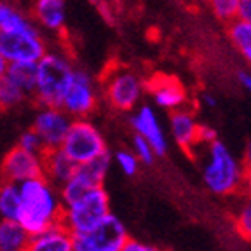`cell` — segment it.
Returning <instances> with one entry per match:
<instances>
[{"mask_svg":"<svg viewBox=\"0 0 251 251\" xmlns=\"http://www.w3.org/2000/svg\"><path fill=\"white\" fill-rule=\"evenodd\" d=\"M21 208L18 222L30 235L61 222L63 202L52 183L44 176H35L18 183Z\"/></svg>","mask_w":251,"mask_h":251,"instance_id":"1","label":"cell"},{"mask_svg":"<svg viewBox=\"0 0 251 251\" xmlns=\"http://www.w3.org/2000/svg\"><path fill=\"white\" fill-rule=\"evenodd\" d=\"M202 178L206 187L216 196H234L241 194L244 180V166L232 155L225 143L216 138L206 145V162Z\"/></svg>","mask_w":251,"mask_h":251,"instance_id":"2","label":"cell"},{"mask_svg":"<svg viewBox=\"0 0 251 251\" xmlns=\"http://www.w3.org/2000/svg\"><path fill=\"white\" fill-rule=\"evenodd\" d=\"M35 65L37 74L33 96L42 106H58L75 67L67 54L58 51H46V54Z\"/></svg>","mask_w":251,"mask_h":251,"instance_id":"3","label":"cell"},{"mask_svg":"<svg viewBox=\"0 0 251 251\" xmlns=\"http://www.w3.org/2000/svg\"><path fill=\"white\" fill-rule=\"evenodd\" d=\"M110 215V197L103 185L87 188L75 201L63 206L61 224L72 232H86Z\"/></svg>","mask_w":251,"mask_h":251,"instance_id":"4","label":"cell"},{"mask_svg":"<svg viewBox=\"0 0 251 251\" xmlns=\"http://www.w3.org/2000/svg\"><path fill=\"white\" fill-rule=\"evenodd\" d=\"M59 149L70 157L75 164H84L106 153L103 134L93 122L86 119H72L67 134Z\"/></svg>","mask_w":251,"mask_h":251,"instance_id":"5","label":"cell"},{"mask_svg":"<svg viewBox=\"0 0 251 251\" xmlns=\"http://www.w3.org/2000/svg\"><path fill=\"white\" fill-rule=\"evenodd\" d=\"M103 91L106 101L114 108L129 112L140 101L145 91V82L127 68L114 67L103 77Z\"/></svg>","mask_w":251,"mask_h":251,"instance_id":"6","label":"cell"},{"mask_svg":"<svg viewBox=\"0 0 251 251\" xmlns=\"http://www.w3.org/2000/svg\"><path fill=\"white\" fill-rule=\"evenodd\" d=\"M127 239L124 224L110 213L96 227L74 234V251H121Z\"/></svg>","mask_w":251,"mask_h":251,"instance_id":"7","label":"cell"},{"mask_svg":"<svg viewBox=\"0 0 251 251\" xmlns=\"http://www.w3.org/2000/svg\"><path fill=\"white\" fill-rule=\"evenodd\" d=\"M98 105V91L93 77L87 72L75 68L70 82L63 91L59 108H63L72 119H86Z\"/></svg>","mask_w":251,"mask_h":251,"instance_id":"8","label":"cell"},{"mask_svg":"<svg viewBox=\"0 0 251 251\" xmlns=\"http://www.w3.org/2000/svg\"><path fill=\"white\" fill-rule=\"evenodd\" d=\"M47 51L35 26L21 31H0V54L9 63H37Z\"/></svg>","mask_w":251,"mask_h":251,"instance_id":"9","label":"cell"},{"mask_svg":"<svg viewBox=\"0 0 251 251\" xmlns=\"http://www.w3.org/2000/svg\"><path fill=\"white\" fill-rule=\"evenodd\" d=\"M108 169H110L108 152L96 157V159H93L89 162L77 164L74 175L59 187V199H61L63 206L75 201L80 194L86 192L87 188L103 185Z\"/></svg>","mask_w":251,"mask_h":251,"instance_id":"10","label":"cell"},{"mask_svg":"<svg viewBox=\"0 0 251 251\" xmlns=\"http://www.w3.org/2000/svg\"><path fill=\"white\" fill-rule=\"evenodd\" d=\"M44 162L42 155L31 153L28 150L16 145L5 153L2 161V178L4 181H12V183H21L25 180L35 176H44Z\"/></svg>","mask_w":251,"mask_h":251,"instance_id":"11","label":"cell"},{"mask_svg":"<svg viewBox=\"0 0 251 251\" xmlns=\"http://www.w3.org/2000/svg\"><path fill=\"white\" fill-rule=\"evenodd\" d=\"M70 124L72 117L63 108L42 106V110H39V114L33 121V129L42 138L46 150H51L61 147L63 138L67 134Z\"/></svg>","mask_w":251,"mask_h":251,"instance_id":"12","label":"cell"},{"mask_svg":"<svg viewBox=\"0 0 251 251\" xmlns=\"http://www.w3.org/2000/svg\"><path fill=\"white\" fill-rule=\"evenodd\" d=\"M150 96L153 98L155 105L166 110H178L183 108L187 103V91L183 84L175 77L169 75H153L149 82L145 84Z\"/></svg>","mask_w":251,"mask_h":251,"instance_id":"13","label":"cell"},{"mask_svg":"<svg viewBox=\"0 0 251 251\" xmlns=\"http://www.w3.org/2000/svg\"><path fill=\"white\" fill-rule=\"evenodd\" d=\"M131 126L136 134L143 136L152 145L155 155H164L168 152V140L161 127V122L157 119L155 112L150 106H141L131 119Z\"/></svg>","mask_w":251,"mask_h":251,"instance_id":"14","label":"cell"},{"mask_svg":"<svg viewBox=\"0 0 251 251\" xmlns=\"http://www.w3.org/2000/svg\"><path fill=\"white\" fill-rule=\"evenodd\" d=\"M199 126L190 110L178 108L171 112V134L187 153H194V149L199 145Z\"/></svg>","mask_w":251,"mask_h":251,"instance_id":"15","label":"cell"},{"mask_svg":"<svg viewBox=\"0 0 251 251\" xmlns=\"http://www.w3.org/2000/svg\"><path fill=\"white\" fill-rule=\"evenodd\" d=\"M25 251H74V234L59 224L30 235Z\"/></svg>","mask_w":251,"mask_h":251,"instance_id":"16","label":"cell"},{"mask_svg":"<svg viewBox=\"0 0 251 251\" xmlns=\"http://www.w3.org/2000/svg\"><path fill=\"white\" fill-rule=\"evenodd\" d=\"M42 162H44V173H42L44 178L49 183L54 185V187H61L74 175L75 168H77V164L61 149L46 150L42 153Z\"/></svg>","mask_w":251,"mask_h":251,"instance_id":"17","label":"cell"},{"mask_svg":"<svg viewBox=\"0 0 251 251\" xmlns=\"http://www.w3.org/2000/svg\"><path fill=\"white\" fill-rule=\"evenodd\" d=\"M31 12L37 23L51 31H61L67 23L65 0H33Z\"/></svg>","mask_w":251,"mask_h":251,"instance_id":"18","label":"cell"},{"mask_svg":"<svg viewBox=\"0 0 251 251\" xmlns=\"http://www.w3.org/2000/svg\"><path fill=\"white\" fill-rule=\"evenodd\" d=\"M30 241V234L21 227L18 220L0 222V251H25Z\"/></svg>","mask_w":251,"mask_h":251,"instance_id":"19","label":"cell"},{"mask_svg":"<svg viewBox=\"0 0 251 251\" xmlns=\"http://www.w3.org/2000/svg\"><path fill=\"white\" fill-rule=\"evenodd\" d=\"M21 208L20 187L12 181H4L0 185V215L5 220H18Z\"/></svg>","mask_w":251,"mask_h":251,"instance_id":"20","label":"cell"},{"mask_svg":"<svg viewBox=\"0 0 251 251\" xmlns=\"http://www.w3.org/2000/svg\"><path fill=\"white\" fill-rule=\"evenodd\" d=\"M33 26L35 25L31 23V20H28L20 9L9 2L0 0V31H21Z\"/></svg>","mask_w":251,"mask_h":251,"instance_id":"21","label":"cell"},{"mask_svg":"<svg viewBox=\"0 0 251 251\" xmlns=\"http://www.w3.org/2000/svg\"><path fill=\"white\" fill-rule=\"evenodd\" d=\"M35 74H37L35 63H26V61L9 63L7 75L26 93V96L28 94H33V89H35Z\"/></svg>","mask_w":251,"mask_h":251,"instance_id":"22","label":"cell"},{"mask_svg":"<svg viewBox=\"0 0 251 251\" xmlns=\"http://www.w3.org/2000/svg\"><path fill=\"white\" fill-rule=\"evenodd\" d=\"M26 98V93L9 77L7 74L0 77V108H12Z\"/></svg>","mask_w":251,"mask_h":251,"instance_id":"23","label":"cell"},{"mask_svg":"<svg viewBox=\"0 0 251 251\" xmlns=\"http://www.w3.org/2000/svg\"><path fill=\"white\" fill-rule=\"evenodd\" d=\"M228 37H230L232 44L239 49L243 54L251 51V23L241 20H232L228 21Z\"/></svg>","mask_w":251,"mask_h":251,"instance_id":"24","label":"cell"},{"mask_svg":"<svg viewBox=\"0 0 251 251\" xmlns=\"http://www.w3.org/2000/svg\"><path fill=\"white\" fill-rule=\"evenodd\" d=\"M232 220H234L235 232H237L243 239L251 241V199L250 197L241 201L239 208L235 209L234 215H232Z\"/></svg>","mask_w":251,"mask_h":251,"instance_id":"25","label":"cell"},{"mask_svg":"<svg viewBox=\"0 0 251 251\" xmlns=\"http://www.w3.org/2000/svg\"><path fill=\"white\" fill-rule=\"evenodd\" d=\"M208 2L218 20L225 21V23L235 20V12H237L239 0H208Z\"/></svg>","mask_w":251,"mask_h":251,"instance_id":"26","label":"cell"},{"mask_svg":"<svg viewBox=\"0 0 251 251\" xmlns=\"http://www.w3.org/2000/svg\"><path fill=\"white\" fill-rule=\"evenodd\" d=\"M18 145H20L21 149L28 150V152H31V153H39V155H42V153L46 152V147H44L42 138L39 136V133H37L33 127L28 129V131H25V133L21 134Z\"/></svg>","mask_w":251,"mask_h":251,"instance_id":"27","label":"cell"},{"mask_svg":"<svg viewBox=\"0 0 251 251\" xmlns=\"http://www.w3.org/2000/svg\"><path fill=\"white\" fill-rule=\"evenodd\" d=\"M133 153L138 157V161L143 162V164H152L153 159H155V152H153L152 145L140 134H134L133 138Z\"/></svg>","mask_w":251,"mask_h":251,"instance_id":"28","label":"cell"},{"mask_svg":"<svg viewBox=\"0 0 251 251\" xmlns=\"http://www.w3.org/2000/svg\"><path fill=\"white\" fill-rule=\"evenodd\" d=\"M115 161H117L119 168L124 175L127 176H134L138 173V166H140V161H138V157L134 155L133 152L129 150H119L115 153Z\"/></svg>","mask_w":251,"mask_h":251,"instance_id":"29","label":"cell"},{"mask_svg":"<svg viewBox=\"0 0 251 251\" xmlns=\"http://www.w3.org/2000/svg\"><path fill=\"white\" fill-rule=\"evenodd\" d=\"M121 251H161L157 250L155 246H150V244H145L141 243V241H136V239H127L124 243V246L121 248Z\"/></svg>","mask_w":251,"mask_h":251,"instance_id":"30","label":"cell"},{"mask_svg":"<svg viewBox=\"0 0 251 251\" xmlns=\"http://www.w3.org/2000/svg\"><path fill=\"white\" fill-rule=\"evenodd\" d=\"M235 18L241 20V21H248V23H251V0H239Z\"/></svg>","mask_w":251,"mask_h":251,"instance_id":"31","label":"cell"},{"mask_svg":"<svg viewBox=\"0 0 251 251\" xmlns=\"http://www.w3.org/2000/svg\"><path fill=\"white\" fill-rule=\"evenodd\" d=\"M216 140V133L211 129V127H208V126H199V145L202 143V145H208V143H211V141Z\"/></svg>","mask_w":251,"mask_h":251,"instance_id":"32","label":"cell"},{"mask_svg":"<svg viewBox=\"0 0 251 251\" xmlns=\"http://www.w3.org/2000/svg\"><path fill=\"white\" fill-rule=\"evenodd\" d=\"M241 194H243L244 197H250L251 199V169H244V180H243Z\"/></svg>","mask_w":251,"mask_h":251,"instance_id":"33","label":"cell"},{"mask_svg":"<svg viewBox=\"0 0 251 251\" xmlns=\"http://www.w3.org/2000/svg\"><path fill=\"white\" fill-rule=\"evenodd\" d=\"M241 162H243L244 169H251V140L246 143V149H244V153H243V159H241Z\"/></svg>","mask_w":251,"mask_h":251,"instance_id":"34","label":"cell"},{"mask_svg":"<svg viewBox=\"0 0 251 251\" xmlns=\"http://www.w3.org/2000/svg\"><path fill=\"white\" fill-rule=\"evenodd\" d=\"M239 82H241V86L248 91V93H251V74H248V72H241Z\"/></svg>","mask_w":251,"mask_h":251,"instance_id":"35","label":"cell"},{"mask_svg":"<svg viewBox=\"0 0 251 251\" xmlns=\"http://www.w3.org/2000/svg\"><path fill=\"white\" fill-rule=\"evenodd\" d=\"M7 68H9V61L4 58V56L0 54V77L7 74Z\"/></svg>","mask_w":251,"mask_h":251,"instance_id":"36","label":"cell"},{"mask_svg":"<svg viewBox=\"0 0 251 251\" xmlns=\"http://www.w3.org/2000/svg\"><path fill=\"white\" fill-rule=\"evenodd\" d=\"M204 101H206V105H208V106H215L216 105L215 98H213V96H209V94H204Z\"/></svg>","mask_w":251,"mask_h":251,"instance_id":"37","label":"cell"},{"mask_svg":"<svg viewBox=\"0 0 251 251\" xmlns=\"http://www.w3.org/2000/svg\"><path fill=\"white\" fill-rule=\"evenodd\" d=\"M243 56H244V58H246V59H248V61H250V63H251V51H250V52H246V54H243Z\"/></svg>","mask_w":251,"mask_h":251,"instance_id":"38","label":"cell"},{"mask_svg":"<svg viewBox=\"0 0 251 251\" xmlns=\"http://www.w3.org/2000/svg\"><path fill=\"white\" fill-rule=\"evenodd\" d=\"M119 2H127V0H119Z\"/></svg>","mask_w":251,"mask_h":251,"instance_id":"39","label":"cell"},{"mask_svg":"<svg viewBox=\"0 0 251 251\" xmlns=\"http://www.w3.org/2000/svg\"><path fill=\"white\" fill-rule=\"evenodd\" d=\"M202 2H208V0H202Z\"/></svg>","mask_w":251,"mask_h":251,"instance_id":"40","label":"cell"}]
</instances>
